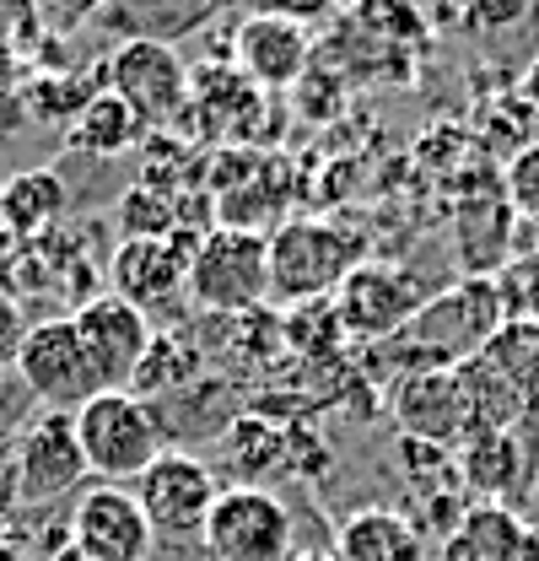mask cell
Instances as JSON below:
<instances>
[{
    "instance_id": "d6a6232c",
    "label": "cell",
    "mask_w": 539,
    "mask_h": 561,
    "mask_svg": "<svg viewBox=\"0 0 539 561\" xmlns=\"http://www.w3.org/2000/svg\"><path fill=\"white\" fill-rule=\"evenodd\" d=\"M0 561H33V557H27L16 540H0Z\"/></svg>"
},
{
    "instance_id": "e575fe53",
    "label": "cell",
    "mask_w": 539,
    "mask_h": 561,
    "mask_svg": "<svg viewBox=\"0 0 539 561\" xmlns=\"http://www.w3.org/2000/svg\"><path fill=\"white\" fill-rule=\"evenodd\" d=\"M5 524H11V513H5V496H0V540H5Z\"/></svg>"
},
{
    "instance_id": "603a6c76",
    "label": "cell",
    "mask_w": 539,
    "mask_h": 561,
    "mask_svg": "<svg viewBox=\"0 0 539 561\" xmlns=\"http://www.w3.org/2000/svg\"><path fill=\"white\" fill-rule=\"evenodd\" d=\"M465 476L474 491L502 496L518 481V432H496V437H474L465 448Z\"/></svg>"
},
{
    "instance_id": "4316f807",
    "label": "cell",
    "mask_w": 539,
    "mask_h": 561,
    "mask_svg": "<svg viewBox=\"0 0 539 561\" xmlns=\"http://www.w3.org/2000/svg\"><path fill=\"white\" fill-rule=\"evenodd\" d=\"M507 201L524 210L529 221H539V140L513 151V162H507Z\"/></svg>"
},
{
    "instance_id": "d590c367",
    "label": "cell",
    "mask_w": 539,
    "mask_h": 561,
    "mask_svg": "<svg viewBox=\"0 0 539 561\" xmlns=\"http://www.w3.org/2000/svg\"><path fill=\"white\" fill-rule=\"evenodd\" d=\"M55 561H87V557H81V551H70V546H66V551H60Z\"/></svg>"
},
{
    "instance_id": "7c38bea8",
    "label": "cell",
    "mask_w": 539,
    "mask_h": 561,
    "mask_svg": "<svg viewBox=\"0 0 539 561\" xmlns=\"http://www.w3.org/2000/svg\"><path fill=\"white\" fill-rule=\"evenodd\" d=\"M151 524L125 486H92L70 507V551L87 561H151Z\"/></svg>"
},
{
    "instance_id": "e0dca14e",
    "label": "cell",
    "mask_w": 539,
    "mask_h": 561,
    "mask_svg": "<svg viewBox=\"0 0 539 561\" xmlns=\"http://www.w3.org/2000/svg\"><path fill=\"white\" fill-rule=\"evenodd\" d=\"M70 195H66V179L55 168H27V173H11L0 184V221L22 238V243H38L44 232L60 227Z\"/></svg>"
},
{
    "instance_id": "4fadbf2b",
    "label": "cell",
    "mask_w": 539,
    "mask_h": 561,
    "mask_svg": "<svg viewBox=\"0 0 539 561\" xmlns=\"http://www.w3.org/2000/svg\"><path fill=\"white\" fill-rule=\"evenodd\" d=\"M195 249H200V238H190V232H173V238H125L108 254L114 297L135 302L140 313L173 302L179 291H190V260H195Z\"/></svg>"
},
{
    "instance_id": "836d02e7",
    "label": "cell",
    "mask_w": 539,
    "mask_h": 561,
    "mask_svg": "<svg viewBox=\"0 0 539 561\" xmlns=\"http://www.w3.org/2000/svg\"><path fill=\"white\" fill-rule=\"evenodd\" d=\"M291 561H335V551H297Z\"/></svg>"
},
{
    "instance_id": "74e56055",
    "label": "cell",
    "mask_w": 539,
    "mask_h": 561,
    "mask_svg": "<svg viewBox=\"0 0 539 561\" xmlns=\"http://www.w3.org/2000/svg\"><path fill=\"white\" fill-rule=\"evenodd\" d=\"M535 411H539V405H535Z\"/></svg>"
},
{
    "instance_id": "8fae6325",
    "label": "cell",
    "mask_w": 539,
    "mask_h": 561,
    "mask_svg": "<svg viewBox=\"0 0 539 561\" xmlns=\"http://www.w3.org/2000/svg\"><path fill=\"white\" fill-rule=\"evenodd\" d=\"M394 421H400L404 443H426V448H470V405L465 389L454 378V367H415L394 383Z\"/></svg>"
},
{
    "instance_id": "83f0119b",
    "label": "cell",
    "mask_w": 539,
    "mask_h": 561,
    "mask_svg": "<svg viewBox=\"0 0 539 561\" xmlns=\"http://www.w3.org/2000/svg\"><path fill=\"white\" fill-rule=\"evenodd\" d=\"M27 341V319H22V302L11 291H0V367H16V351Z\"/></svg>"
},
{
    "instance_id": "44dd1931",
    "label": "cell",
    "mask_w": 539,
    "mask_h": 561,
    "mask_svg": "<svg viewBox=\"0 0 539 561\" xmlns=\"http://www.w3.org/2000/svg\"><path fill=\"white\" fill-rule=\"evenodd\" d=\"M480 356L524 394L539 405V319H502L496 335L480 346Z\"/></svg>"
},
{
    "instance_id": "7a4b0ae2",
    "label": "cell",
    "mask_w": 539,
    "mask_h": 561,
    "mask_svg": "<svg viewBox=\"0 0 539 561\" xmlns=\"http://www.w3.org/2000/svg\"><path fill=\"white\" fill-rule=\"evenodd\" d=\"M76 443L87 459V476H103V486L140 481L168 448H162V421L130 389H103L76 411Z\"/></svg>"
},
{
    "instance_id": "277c9868",
    "label": "cell",
    "mask_w": 539,
    "mask_h": 561,
    "mask_svg": "<svg viewBox=\"0 0 539 561\" xmlns=\"http://www.w3.org/2000/svg\"><path fill=\"white\" fill-rule=\"evenodd\" d=\"M103 81L114 98H125L135 108V119L146 130H173L190 119V92H195V70L184 66V55L162 38H125L108 66Z\"/></svg>"
},
{
    "instance_id": "5b68a950",
    "label": "cell",
    "mask_w": 539,
    "mask_h": 561,
    "mask_svg": "<svg viewBox=\"0 0 539 561\" xmlns=\"http://www.w3.org/2000/svg\"><path fill=\"white\" fill-rule=\"evenodd\" d=\"M210 561H291L297 557V524L291 507L265 486H232L216 496L200 529Z\"/></svg>"
},
{
    "instance_id": "d6986e66",
    "label": "cell",
    "mask_w": 539,
    "mask_h": 561,
    "mask_svg": "<svg viewBox=\"0 0 539 561\" xmlns=\"http://www.w3.org/2000/svg\"><path fill=\"white\" fill-rule=\"evenodd\" d=\"M335 561H421V535L394 507H362L340 524Z\"/></svg>"
},
{
    "instance_id": "3957f363",
    "label": "cell",
    "mask_w": 539,
    "mask_h": 561,
    "mask_svg": "<svg viewBox=\"0 0 539 561\" xmlns=\"http://www.w3.org/2000/svg\"><path fill=\"white\" fill-rule=\"evenodd\" d=\"M502 319H507V308H502L496 280L474 276L448 286V291H437V297H426L400 335L415 341L421 367H459V362L480 356V346L496 335Z\"/></svg>"
},
{
    "instance_id": "52a82bcc",
    "label": "cell",
    "mask_w": 539,
    "mask_h": 561,
    "mask_svg": "<svg viewBox=\"0 0 539 561\" xmlns=\"http://www.w3.org/2000/svg\"><path fill=\"white\" fill-rule=\"evenodd\" d=\"M16 378L44 411H66V416H76L92 394H103V378L70 319L27 324V341L16 351Z\"/></svg>"
},
{
    "instance_id": "f546056e",
    "label": "cell",
    "mask_w": 539,
    "mask_h": 561,
    "mask_svg": "<svg viewBox=\"0 0 539 561\" xmlns=\"http://www.w3.org/2000/svg\"><path fill=\"white\" fill-rule=\"evenodd\" d=\"M22 249H27V243H22V238H16V232L0 221V291H5V280L16 276V260H22Z\"/></svg>"
},
{
    "instance_id": "ac0fdd59",
    "label": "cell",
    "mask_w": 539,
    "mask_h": 561,
    "mask_svg": "<svg viewBox=\"0 0 539 561\" xmlns=\"http://www.w3.org/2000/svg\"><path fill=\"white\" fill-rule=\"evenodd\" d=\"M459 389H465V405H470V432L474 437H496V432H518L524 416H535V400H524L485 356H470L454 367Z\"/></svg>"
},
{
    "instance_id": "9a60e30c",
    "label": "cell",
    "mask_w": 539,
    "mask_h": 561,
    "mask_svg": "<svg viewBox=\"0 0 539 561\" xmlns=\"http://www.w3.org/2000/svg\"><path fill=\"white\" fill-rule=\"evenodd\" d=\"M426 297L415 291V280L394 271V265H356L345 286H340L335 297V313H340V330L345 335H372V341H383V335H400L404 324L415 319V308H421Z\"/></svg>"
},
{
    "instance_id": "d4e9b609",
    "label": "cell",
    "mask_w": 539,
    "mask_h": 561,
    "mask_svg": "<svg viewBox=\"0 0 539 561\" xmlns=\"http://www.w3.org/2000/svg\"><path fill=\"white\" fill-rule=\"evenodd\" d=\"M119 227H125V238H173V232H184L179 206L168 195H157L151 184H140L119 201Z\"/></svg>"
},
{
    "instance_id": "1f68e13d",
    "label": "cell",
    "mask_w": 539,
    "mask_h": 561,
    "mask_svg": "<svg viewBox=\"0 0 539 561\" xmlns=\"http://www.w3.org/2000/svg\"><path fill=\"white\" fill-rule=\"evenodd\" d=\"M16 76H22V60H16L11 49H0V98L16 92Z\"/></svg>"
},
{
    "instance_id": "484cf974",
    "label": "cell",
    "mask_w": 539,
    "mask_h": 561,
    "mask_svg": "<svg viewBox=\"0 0 539 561\" xmlns=\"http://www.w3.org/2000/svg\"><path fill=\"white\" fill-rule=\"evenodd\" d=\"M44 38H49V16L38 0H0V49L27 60L44 49Z\"/></svg>"
},
{
    "instance_id": "cb8c5ba5",
    "label": "cell",
    "mask_w": 539,
    "mask_h": 561,
    "mask_svg": "<svg viewBox=\"0 0 539 561\" xmlns=\"http://www.w3.org/2000/svg\"><path fill=\"white\" fill-rule=\"evenodd\" d=\"M524 524L507 513V507H480L470 513V524H465V535H459V546L470 551L474 561H513L524 551Z\"/></svg>"
},
{
    "instance_id": "ba28073f",
    "label": "cell",
    "mask_w": 539,
    "mask_h": 561,
    "mask_svg": "<svg viewBox=\"0 0 539 561\" xmlns=\"http://www.w3.org/2000/svg\"><path fill=\"white\" fill-rule=\"evenodd\" d=\"M87 481V459L66 411L33 416L11 443V496L16 507H49Z\"/></svg>"
},
{
    "instance_id": "2e32d148",
    "label": "cell",
    "mask_w": 539,
    "mask_h": 561,
    "mask_svg": "<svg viewBox=\"0 0 539 561\" xmlns=\"http://www.w3.org/2000/svg\"><path fill=\"white\" fill-rule=\"evenodd\" d=\"M265 114V92L238 76L232 66H210L195 76V92H190V119H200L205 136H221V140H243L254 136Z\"/></svg>"
},
{
    "instance_id": "30bf717a",
    "label": "cell",
    "mask_w": 539,
    "mask_h": 561,
    "mask_svg": "<svg viewBox=\"0 0 539 561\" xmlns=\"http://www.w3.org/2000/svg\"><path fill=\"white\" fill-rule=\"evenodd\" d=\"M216 476L210 465H200L195 454H162L140 481H135V502L151 524V535H168V540H190L200 535L210 507H216Z\"/></svg>"
},
{
    "instance_id": "8d00e7d4",
    "label": "cell",
    "mask_w": 539,
    "mask_h": 561,
    "mask_svg": "<svg viewBox=\"0 0 539 561\" xmlns=\"http://www.w3.org/2000/svg\"><path fill=\"white\" fill-rule=\"evenodd\" d=\"M0 184H5V173H0Z\"/></svg>"
},
{
    "instance_id": "f1b7e54d",
    "label": "cell",
    "mask_w": 539,
    "mask_h": 561,
    "mask_svg": "<svg viewBox=\"0 0 539 561\" xmlns=\"http://www.w3.org/2000/svg\"><path fill=\"white\" fill-rule=\"evenodd\" d=\"M38 5H44V16L60 22V27H87L92 16L114 11V0H38Z\"/></svg>"
},
{
    "instance_id": "6da1fadb",
    "label": "cell",
    "mask_w": 539,
    "mask_h": 561,
    "mask_svg": "<svg viewBox=\"0 0 539 561\" xmlns=\"http://www.w3.org/2000/svg\"><path fill=\"white\" fill-rule=\"evenodd\" d=\"M270 243V297L302 308V302H324L330 291L345 286V276L362 265L367 243L356 227L340 221H313V216H291L265 238Z\"/></svg>"
},
{
    "instance_id": "9c48e42d",
    "label": "cell",
    "mask_w": 539,
    "mask_h": 561,
    "mask_svg": "<svg viewBox=\"0 0 539 561\" xmlns=\"http://www.w3.org/2000/svg\"><path fill=\"white\" fill-rule=\"evenodd\" d=\"M70 324H76L81 346L92 356L103 389H130L140 362H146V351H151V335H157L151 319L135 302H125V297L98 291V297H81V308L70 313Z\"/></svg>"
},
{
    "instance_id": "ffe728a7",
    "label": "cell",
    "mask_w": 539,
    "mask_h": 561,
    "mask_svg": "<svg viewBox=\"0 0 539 561\" xmlns=\"http://www.w3.org/2000/svg\"><path fill=\"white\" fill-rule=\"evenodd\" d=\"M140 119H135V108L125 98H114L108 87H98L92 98H87V108L70 119V146L76 151H87V157H114V151H130L135 140H140Z\"/></svg>"
},
{
    "instance_id": "8992f818",
    "label": "cell",
    "mask_w": 539,
    "mask_h": 561,
    "mask_svg": "<svg viewBox=\"0 0 539 561\" xmlns=\"http://www.w3.org/2000/svg\"><path fill=\"white\" fill-rule=\"evenodd\" d=\"M190 297L210 313H249L270 297V243L265 232L216 227L190 260Z\"/></svg>"
},
{
    "instance_id": "5bb4252c",
    "label": "cell",
    "mask_w": 539,
    "mask_h": 561,
    "mask_svg": "<svg viewBox=\"0 0 539 561\" xmlns=\"http://www.w3.org/2000/svg\"><path fill=\"white\" fill-rule=\"evenodd\" d=\"M313 60V38L297 16H280V11H260L249 16L238 33H232V55L227 66L238 76H249L260 92H280V87H297L308 76Z\"/></svg>"
},
{
    "instance_id": "7402d4cb",
    "label": "cell",
    "mask_w": 539,
    "mask_h": 561,
    "mask_svg": "<svg viewBox=\"0 0 539 561\" xmlns=\"http://www.w3.org/2000/svg\"><path fill=\"white\" fill-rule=\"evenodd\" d=\"M200 378V356L195 346H184L179 335H151V351H146V362H140V373H135L130 394H184L190 383Z\"/></svg>"
},
{
    "instance_id": "4dcf8cb0",
    "label": "cell",
    "mask_w": 539,
    "mask_h": 561,
    "mask_svg": "<svg viewBox=\"0 0 539 561\" xmlns=\"http://www.w3.org/2000/svg\"><path fill=\"white\" fill-rule=\"evenodd\" d=\"M518 98L529 103V114L539 119V55L529 60V70H524V87H518Z\"/></svg>"
}]
</instances>
